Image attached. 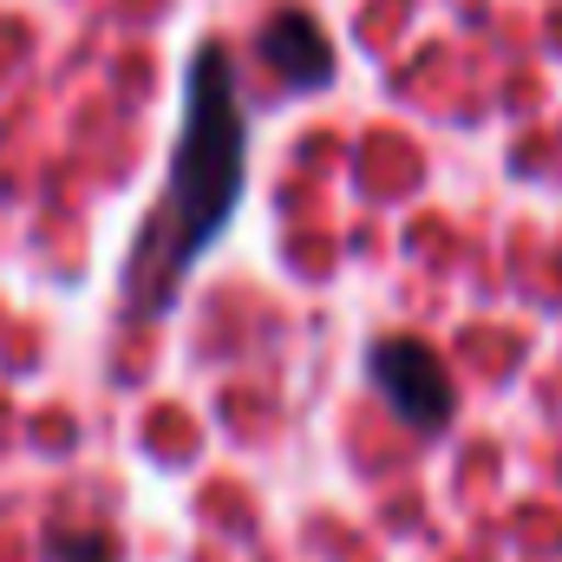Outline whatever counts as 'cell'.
I'll list each match as a JSON object with an SVG mask.
<instances>
[{"mask_svg":"<svg viewBox=\"0 0 562 562\" xmlns=\"http://www.w3.org/2000/svg\"><path fill=\"white\" fill-rule=\"evenodd\" d=\"M249 132H243V105H236V72L229 53L210 40L190 59V99H183V138L170 157V183L164 203L150 210L132 269H125V301L138 314H164L177 301L183 276L196 269V256L223 236V223L243 203V157Z\"/></svg>","mask_w":562,"mask_h":562,"instance_id":"1","label":"cell"},{"mask_svg":"<svg viewBox=\"0 0 562 562\" xmlns=\"http://www.w3.org/2000/svg\"><path fill=\"white\" fill-rule=\"evenodd\" d=\"M373 380H380V393L393 400V413L406 425L438 431L451 419V380L431 360V347H419V340H380L373 347Z\"/></svg>","mask_w":562,"mask_h":562,"instance_id":"2","label":"cell"},{"mask_svg":"<svg viewBox=\"0 0 562 562\" xmlns=\"http://www.w3.org/2000/svg\"><path fill=\"white\" fill-rule=\"evenodd\" d=\"M262 59L276 66L288 86H327V72H334V46H327V33L307 13H276L269 20Z\"/></svg>","mask_w":562,"mask_h":562,"instance_id":"3","label":"cell"},{"mask_svg":"<svg viewBox=\"0 0 562 562\" xmlns=\"http://www.w3.org/2000/svg\"><path fill=\"white\" fill-rule=\"evenodd\" d=\"M53 550L66 562H112L119 550H112V537H53Z\"/></svg>","mask_w":562,"mask_h":562,"instance_id":"4","label":"cell"}]
</instances>
